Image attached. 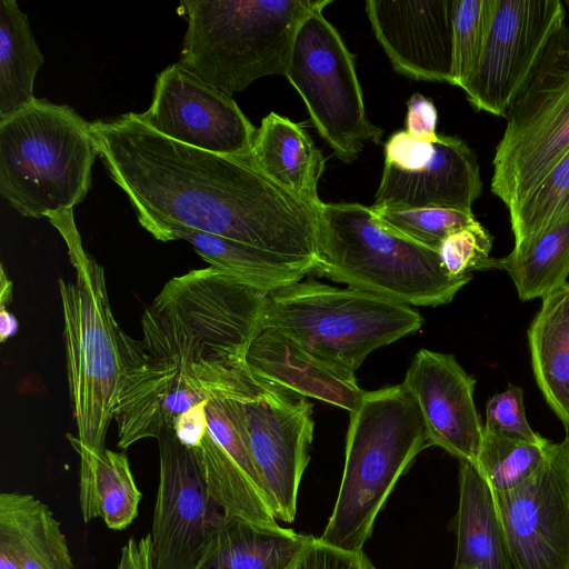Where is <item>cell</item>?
I'll return each instance as SVG.
<instances>
[{
  "instance_id": "40",
  "label": "cell",
  "mask_w": 569,
  "mask_h": 569,
  "mask_svg": "<svg viewBox=\"0 0 569 569\" xmlns=\"http://www.w3.org/2000/svg\"><path fill=\"white\" fill-rule=\"evenodd\" d=\"M19 329L16 316L8 307H0V341L6 342L13 337Z\"/></svg>"
},
{
  "instance_id": "25",
  "label": "cell",
  "mask_w": 569,
  "mask_h": 569,
  "mask_svg": "<svg viewBox=\"0 0 569 569\" xmlns=\"http://www.w3.org/2000/svg\"><path fill=\"white\" fill-rule=\"evenodd\" d=\"M0 540L13 549L23 569H74L59 520L32 495H0Z\"/></svg>"
},
{
  "instance_id": "39",
  "label": "cell",
  "mask_w": 569,
  "mask_h": 569,
  "mask_svg": "<svg viewBox=\"0 0 569 569\" xmlns=\"http://www.w3.org/2000/svg\"><path fill=\"white\" fill-rule=\"evenodd\" d=\"M117 569H156L150 535L128 539L121 548Z\"/></svg>"
},
{
  "instance_id": "42",
  "label": "cell",
  "mask_w": 569,
  "mask_h": 569,
  "mask_svg": "<svg viewBox=\"0 0 569 569\" xmlns=\"http://www.w3.org/2000/svg\"><path fill=\"white\" fill-rule=\"evenodd\" d=\"M12 281L6 273L3 264L0 270V307H7L12 301Z\"/></svg>"
},
{
  "instance_id": "11",
  "label": "cell",
  "mask_w": 569,
  "mask_h": 569,
  "mask_svg": "<svg viewBox=\"0 0 569 569\" xmlns=\"http://www.w3.org/2000/svg\"><path fill=\"white\" fill-rule=\"evenodd\" d=\"M563 6L561 0H493L479 60L461 87L475 110L506 117L566 24Z\"/></svg>"
},
{
  "instance_id": "18",
  "label": "cell",
  "mask_w": 569,
  "mask_h": 569,
  "mask_svg": "<svg viewBox=\"0 0 569 569\" xmlns=\"http://www.w3.org/2000/svg\"><path fill=\"white\" fill-rule=\"evenodd\" d=\"M476 153L457 137L438 134L430 162L416 171L385 163L375 208L471 210L481 194Z\"/></svg>"
},
{
  "instance_id": "27",
  "label": "cell",
  "mask_w": 569,
  "mask_h": 569,
  "mask_svg": "<svg viewBox=\"0 0 569 569\" xmlns=\"http://www.w3.org/2000/svg\"><path fill=\"white\" fill-rule=\"evenodd\" d=\"M309 535L223 518L203 569H284Z\"/></svg>"
},
{
  "instance_id": "22",
  "label": "cell",
  "mask_w": 569,
  "mask_h": 569,
  "mask_svg": "<svg viewBox=\"0 0 569 569\" xmlns=\"http://www.w3.org/2000/svg\"><path fill=\"white\" fill-rule=\"evenodd\" d=\"M453 569H511L491 488L478 468L460 461Z\"/></svg>"
},
{
  "instance_id": "35",
  "label": "cell",
  "mask_w": 569,
  "mask_h": 569,
  "mask_svg": "<svg viewBox=\"0 0 569 569\" xmlns=\"http://www.w3.org/2000/svg\"><path fill=\"white\" fill-rule=\"evenodd\" d=\"M284 569H376L368 556L308 536Z\"/></svg>"
},
{
  "instance_id": "7",
  "label": "cell",
  "mask_w": 569,
  "mask_h": 569,
  "mask_svg": "<svg viewBox=\"0 0 569 569\" xmlns=\"http://www.w3.org/2000/svg\"><path fill=\"white\" fill-rule=\"evenodd\" d=\"M98 156L90 122L34 98L0 119V194L28 218L73 209L91 188Z\"/></svg>"
},
{
  "instance_id": "5",
  "label": "cell",
  "mask_w": 569,
  "mask_h": 569,
  "mask_svg": "<svg viewBox=\"0 0 569 569\" xmlns=\"http://www.w3.org/2000/svg\"><path fill=\"white\" fill-rule=\"evenodd\" d=\"M64 240L74 279H59L63 311L69 395L78 441L93 452L106 449L113 420L121 357L103 268L84 250L73 209L47 217Z\"/></svg>"
},
{
  "instance_id": "26",
  "label": "cell",
  "mask_w": 569,
  "mask_h": 569,
  "mask_svg": "<svg viewBox=\"0 0 569 569\" xmlns=\"http://www.w3.org/2000/svg\"><path fill=\"white\" fill-rule=\"evenodd\" d=\"M498 269L512 280L523 301L543 299L569 277V199L555 220L540 232L515 243L498 259Z\"/></svg>"
},
{
  "instance_id": "30",
  "label": "cell",
  "mask_w": 569,
  "mask_h": 569,
  "mask_svg": "<svg viewBox=\"0 0 569 569\" xmlns=\"http://www.w3.org/2000/svg\"><path fill=\"white\" fill-rule=\"evenodd\" d=\"M569 199V150L536 188L511 211L515 243L549 226Z\"/></svg>"
},
{
  "instance_id": "16",
  "label": "cell",
  "mask_w": 569,
  "mask_h": 569,
  "mask_svg": "<svg viewBox=\"0 0 569 569\" xmlns=\"http://www.w3.org/2000/svg\"><path fill=\"white\" fill-rule=\"evenodd\" d=\"M453 0H368L366 12L392 68L452 84Z\"/></svg>"
},
{
  "instance_id": "45",
  "label": "cell",
  "mask_w": 569,
  "mask_h": 569,
  "mask_svg": "<svg viewBox=\"0 0 569 569\" xmlns=\"http://www.w3.org/2000/svg\"><path fill=\"white\" fill-rule=\"evenodd\" d=\"M198 569H203L202 567L198 568Z\"/></svg>"
},
{
  "instance_id": "28",
  "label": "cell",
  "mask_w": 569,
  "mask_h": 569,
  "mask_svg": "<svg viewBox=\"0 0 569 569\" xmlns=\"http://www.w3.org/2000/svg\"><path fill=\"white\" fill-rule=\"evenodd\" d=\"M44 63L28 17L14 0H0V119L29 104Z\"/></svg>"
},
{
  "instance_id": "38",
  "label": "cell",
  "mask_w": 569,
  "mask_h": 569,
  "mask_svg": "<svg viewBox=\"0 0 569 569\" xmlns=\"http://www.w3.org/2000/svg\"><path fill=\"white\" fill-rule=\"evenodd\" d=\"M209 400L202 401L179 415L173 423L178 440L194 449L199 447L208 428L206 406Z\"/></svg>"
},
{
  "instance_id": "34",
  "label": "cell",
  "mask_w": 569,
  "mask_h": 569,
  "mask_svg": "<svg viewBox=\"0 0 569 569\" xmlns=\"http://www.w3.org/2000/svg\"><path fill=\"white\" fill-rule=\"evenodd\" d=\"M483 431L529 443H539L545 439L529 426L523 390L517 386H509L487 401Z\"/></svg>"
},
{
  "instance_id": "36",
  "label": "cell",
  "mask_w": 569,
  "mask_h": 569,
  "mask_svg": "<svg viewBox=\"0 0 569 569\" xmlns=\"http://www.w3.org/2000/svg\"><path fill=\"white\" fill-rule=\"evenodd\" d=\"M435 154V142L417 140L406 130L395 132L385 144V163L406 171L427 166Z\"/></svg>"
},
{
  "instance_id": "8",
  "label": "cell",
  "mask_w": 569,
  "mask_h": 569,
  "mask_svg": "<svg viewBox=\"0 0 569 569\" xmlns=\"http://www.w3.org/2000/svg\"><path fill=\"white\" fill-rule=\"evenodd\" d=\"M411 306L353 288L297 281L266 293L262 327L276 329L316 356L355 372L373 350L418 331Z\"/></svg>"
},
{
  "instance_id": "3",
  "label": "cell",
  "mask_w": 569,
  "mask_h": 569,
  "mask_svg": "<svg viewBox=\"0 0 569 569\" xmlns=\"http://www.w3.org/2000/svg\"><path fill=\"white\" fill-rule=\"evenodd\" d=\"M429 446L421 411L403 383L365 391L350 413L342 478L319 538L341 549L363 550L399 478Z\"/></svg>"
},
{
  "instance_id": "37",
  "label": "cell",
  "mask_w": 569,
  "mask_h": 569,
  "mask_svg": "<svg viewBox=\"0 0 569 569\" xmlns=\"http://www.w3.org/2000/svg\"><path fill=\"white\" fill-rule=\"evenodd\" d=\"M406 131L417 140L436 142L438 113L429 98L413 93L407 102Z\"/></svg>"
},
{
  "instance_id": "17",
  "label": "cell",
  "mask_w": 569,
  "mask_h": 569,
  "mask_svg": "<svg viewBox=\"0 0 569 569\" xmlns=\"http://www.w3.org/2000/svg\"><path fill=\"white\" fill-rule=\"evenodd\" d=\"M423 417L430 446L476 466L483 426L476 409V380L456 358L420 349L402 382Z\"/></svg>"
},
{
  "instance_id": "23",
  "label": "cell",
  "mask_w": 569,
  "mask_h": 569,
  "mask_svg": "<svg viewBox=\"0 0 569 569\" xmlns=\"http://www.w3.org/2000/svg\"><path fill=\"white\" fill-rule=\"evenodd\" d=\"M528 346L537 385L569 430V282L542 299L528 328Z\"/></svg>"
},
{
  "instance_id": "19",
  "label": "cell",
  "mask_w": 569,
  "mask_h": 569,
  "mask_svg": "<svg viewBox=\"0 0 569 569\" xmlns=\"http://www.w3.org/2000/svg\"><path fill=\"white\" fill-rule=\"evenodd\" d=\"M246 360L256 379L338 406L350 413L365 395L355 372L316 356L276 329L263 328L253 338Z\"/></svg>"
},
{
  "instance_id": "15",
  "label": "cell",
  "mask_w": 569,
  "mask_h": 569,
  "mask_svg": "<svg viewBox=\"0 0 569 569\" xmlns=\"http://www.w3.org/2000/svg\"><path fill=\"white\" fill-rule=\"evenodd\" d=\"M252 456L272 512L290 523L309 463L313 439L312 405L307 398L274 386L268 395L244 403Z\"/></svg>"
},
{
  "instance_id": "33",
  "label": "cell",
  "mask_w": 569,
  "mask_h": 569,
  "mask_svg": "<svg viewBox=\"0 0 569 569\" xmlns=\"http://www.w3.org/2000/svg\"><path fill=\"white\" fill-rule=\"evenodd\" d=\"M492 237L479 222L446 237L437 252L441 266L451 277L471 276L472 271L498 269V259L490 257Z\"/></svg>"
},
{
  "instance_id": "9",
  "label": "cell",
  "mask_w": 569,
  "mask_h": 569,
  "mask_svg": "<svg viewBox=\"0 0 569 569\" xmlns=\"http://www.w3.org/2000/svg\"><path fill=\"white\" fill-rule=\"evenodd\" d=\"M491 191L513 210L569 150V28L548 43L506 114Z\"/></svg>"
},
{
  "instance_id": "41",
  "label": "cell",
  "mask_w": 569,
  "mask_h": 569,
  "mask_svg": "<svg viewBox=\"0 0 569 569\" xmlns=\"http://www.w3.org/2000/svg\"><path fill=\"white\" fill-rule=\"evenodd\" d=\"M0 569H23L13 549L3 540H0Z\"/></svg>"
},
{
  "instance_id": "43",
  "label": "cell",
  "mask_w": 569,
  "mask_h": 569,
  "mask_svg": "<svg viewBox=\"0 0 569 569\" xmlns=\"http://www.w3.org/2000/svg\"><path fill=\"white\" fill-rule=\"evenodd\" d=\"M565 447H566V450H567V453H568V458H569V430L566 431V437L565 439L562 440Z\"/></svg>"
},
{
  "instance_id": "32",
  "label": "cell",
  "mask_w": 569,
  "mask_h": 569,
  "mask_svg": "<svg viewBox=\"0 0 569 569\" xmlns=\"http://www.w3.org/2000/svg\"><path fill=\"white\" fill-rule=\"evenodd\" d=\"M493 0H453L452 84L462 87L472 73L488 32Z\"/></svg>"
},
{
  "instance_id": "24",
  "label": "cell",
  "mask_w": 569,
  "mask_h": 569,
  "mask_svg": "<svg viewBox=\"0 0 569 569\" xmlns=\"http://www.w3.org/2000/svg\"><path fill=\"white\" fill-rule=\"evenodd\" d=\"M172 240L189 242L209 266L266 293L301 281L311 273L313 266L306 260L281 256L184 227L173 228L163 242Z\"/></svg>"
},
{
  "instance_id": "10",
  "label": "cell",
  "mask_w": 569,
  "mask_h": 569,
  "mask_svg": "<svg viewBox=\"0 0 569 569\" xmlns=\"http://www.w3.org/2000/svg\"><path fill=\"white\" fill-rule=\"evenodd\" d=\"M331 2L320 0L299 23L284 77L321 138L341 161L351 163L367 142L379 143L383 132L366 116L352 53L322 13Z\"/></svg>"
},
{
  "instance_id": "4",
  "label": "cell",
  "mask_w": 569,
  "mask_h": 569,
  "mask_svg": "<svg viewBox=\"0 0 569 569\" xmlns=\"http://www.w3.org/2000/svg\"><path fill=\"white\" fill-rule=\"evenodd\" d=\"M311 273L408 306L452 301L471 276L455 278L438 252L385 226L371 207L325 203Z\"/></svg>"
},
{
  "instance_id": "1",
  "label": "cell",
  "mask_w": 569,
  "mask_h": 569,
  "mask_svg": "<svg viewBox=\"0 0 569 569\" xmlns=\"http://www.w3.org/2000/svg\"><path fill=\"white\" fill-rule=\"evenodd\" d=\"M266 292L212 266L168 280L141 317V339L119 329L113 420L122 450L158 439L202 401H254L276 385L253 377L247 352L263 329Z\"/></svg>"
},
{
  "instance_id": "12",
  "label": "cell",
  "mask_w": 569,
  "mask_h": 569,
  "mask_svg": "<svg viewBox=\"0 0 569 569\" xmlns=\"http://www.w3.org/2000/svg\"><path fill=\"white\" fill-rule=\"evenodd\" d=\"M157 440L159 483L149 533L156 569H198L224 515L210 498L194 450L173 428Z\"/></svg>"
},
{
  "instance_id": "20",
  "label": "cell",
  "mask_w": 569,
  "mask_h": 569,
  "mask_svg": "<svg viewBox=\"0 0 569 569\" xmlns=\"http://www.w3.org/2000/svg\"><path fill=\"white\" fill-rule=\"evenodd\" d=\"M256 170L319 212L318 183L326 160L302 126L276 112L256 131L249 159Z\"/></svg>"
},
{
  "instance_id": "44",
  "label": "cell",
  "mask_w": 569,
  "mask_h": 569,
  "mask_svg": "<svg viewBox=\"0 0 569 569\" xmlns=\"http://www.w3.org/2000/svg\"><path fill=\"white\" fill-rule=\"evenodd\" d=\"M563 3H565V4L568 7V9H569V0L563 1Z\"/></svg>"
},
{
  "instance_id": "2",
  "label": "cell",
  "mask_w": 569,
  "mask_h": 569,
  "mask_svg": "<svg viewBox=\"0 0 569 569\" xmlns=\"http://www.w3.org/2000/svg\"><path fill=\"white\" fill-rule=\"evenodd\" d=\"M109 177L162 241L184 227L315 262L319 214L248 161L172 140L137 112L90 122Z\"/></svg>"
},
{
  "instance_id": "21",
  "label": "cell",
  "mask_w": 569,
  "mask_h": 569,
  "mask_svg": "<svg viewBox=\"0 0 569 569\" xmlns=\"http://www.w3.org/2000/svg\"><path fill=\"white\" fill-rule=\"evenodd\" d=\"M80 458L79 499L86 523L101 518L112 530H126L137 518L142 493L124 452H93L69 437Z\"/></svg>"
},
{
  "instance_id": "13",
  "label": "cell",
  "mask_w": 569,
  "mask_h": 569,
  "mask_svg": "<svg viewBox=\"0 0 569 569\" xmlns=\"http://www.w3.org/2000/svg\"><path fill=\"white\" fill-rule=\"evenodd\" d=\"M493 497L511 569H569V458L562 441L531 478Z\"/></svg>"
},
{
  "instance_id": "31",
  "label": "cell",
  "mask_w": 569,
  "mask_h": 569,
  "mask_svg": "<svg viewBox=\"0 0 569 569\" xmlns=\"http://www.w3.org/2000/svg\"><path fill=\"white\" fill-rule=\"evenodd\" d=\"M379 220L391 230L432 250L446 237L479 221L472 210L448 208L389 209L371 207Z\"/></svg>"
},
{
  "instance_id": "6",
  "label": "cell",
  "mask_w": 569,
  "mask_h": 569,
  "mask_svg": "<svg viewBox=\"0 0 569 569\" xmlns=\"http://www.w3.org/2000/svg\"><path fill=\"white\" fill-rule=\"evenodd\" d=\"M320 0H182L179 64L232 97L254 80L286 73L296 30Z\"/></svg>"
},
{
  "instance_id": "14",
  "label": "cell",
  "mask_w": 569,
  "mask_h": 569,
  "mask_svg": "<svg viewBox=\"0 0 569 569\" xmlns=\"http://www.w3.org/2000/svg\"><path fill=\"white\" fill-rule=\"evenodd\" d=\"M138 117L172 140L244 161L257 131L232 97L179 62L157 74L152 101Z\"/></svg>"
},
{
  "instance_id": "29",
  "label": "cell",
  "mask_w": 569,
  "mask_h": 569,
  "mask_svg": "<svg viewBox=\"0 0 569 569\" xmlns=\"http://www.w3.org/2000/svg\"><path fill=\"white\" fill-rule=\"evenodd\" d=\"M553 442L516 441L482 432L476 467L492 492L509 491L531 478L545 463Z\"/></svg>"
}]
</instances>
